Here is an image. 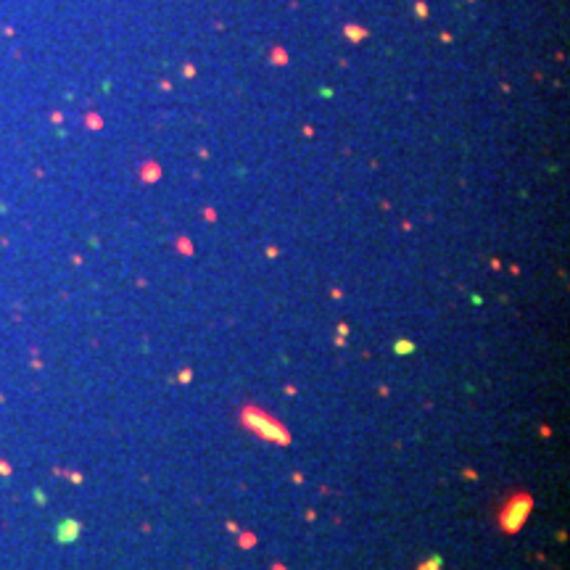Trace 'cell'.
<instances>
[{
	"mask_svg": "<svg viewBox=\"0 0 570 570\" xmlns=\"http://www.w3.org/2000/svg\"><path fill=\"white\" fill-rule=\"evenodd\" d=\"M77 530H80L77 523H63V526H61V536H58V539H61V541H74L77 539Z\"/></svg>",
	"mask_w": 570,
	"mask_h": 570,
	"instance_id": "1",
	"label": "cell"
}]
</instances>
